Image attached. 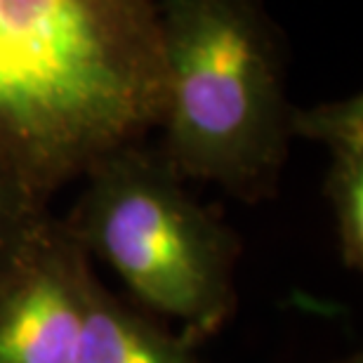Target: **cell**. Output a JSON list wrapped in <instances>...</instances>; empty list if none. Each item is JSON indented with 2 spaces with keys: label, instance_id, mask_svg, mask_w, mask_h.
<instances>
[{
  "label": "cell",
  "instance_id": "obj_1",
  "mask_svg": "<svg viewBox=\"0 0 363 363\" xmlns=\"http://www.w3.org/2000/svg\"><path fill=\"white\" fill-rule=\"evenodd\" d=\"M161 0H0V165L40 201L158 130Z\"/></svg>",
  "mask_w": 363,
  "mask_h": 363
},
{
  "label": "cell",
  "instance_id": "obj_2",
  "mask_svg": "<svg viewBox=\"0 0 363 363\" xmlns=\"http://www.w3.org/2000/svg\"><path fill=\"white\" fill-rule=\"evenodd\" d=\"M161 154L182 179L272 199L288 158L286 55L262 0H161Z\"/></svg>",
  "mask_w": 363,
  "mask_h": 363
},
{
  "label": "cell",
  "instance_id": "obj_3",
  "mask_svg": "<svg viewBox=\"0 0 363 363\" xmlns=\"http://www.w3.org/2000/svg\"><path fill=\"white\" fill-rule=\"evenodd\" d=\"M83 179L74 213L62 220L74 241L111 267L144 307L184 325L191 347L222 330L236 309L238 241L161 151L133 144Z\"/></svg>",
  "mask_w": 363,
  "mask_h": 363
},
{
  "label": "cell",
  "instance_id": "obj_4",
  "mask_svg": "<svg viewBox=\"0 0 363 363\" xmlns=\"http://www.w3.org/2000/svg\"><path fill=\"white\" fill-rule=\"evenodd\" d=\"M94 276L88 252L50 217L0 279V363H74Z\"/></svg>",
  "mask_w": 363,
  "mask_h": 363
},
{
  "label": "cell",
  "instance_id": "obj_5",
  "mask_svg": "<svg viewBox=\"0 0 363 363\" xmlns=\"http://www.w3.org/2000/svg\"><path fill=\"white\" fill-rule=\"evenodd\" d=\"M293 137L318 142L328 149L330 165L325 172L328 199L340 257L347 269L363 267V97L350 94L345 99L290 111Z\"/></svg>",
  "mask_w": 363,
  "mask_h": 363
},
{
  "label": "cell",
  "instance_id": "obj_6",
  "mask_svg": "<svg viewBox=\"0 0 363 363\" xmlns=\"http://www.w3.org/2000/svg\"><path fill=\"white\" fill-rule=\"evenodd\" d=\"M74 363H201L184 337L130 309L94 276Z\"/></svg>",
  "mask_w": 363,
  "mask_h": 363
},
{
  "label": "cell",
  "instance_id": "obj_7",
  "mask_svg": "<svg viewBox=\"0 0 363 363\" xmlns=\"http://www.w3.org/2000/svg\"><path fill=\"white\" fill-rule=\"evenodd\" d=\"M50 203L0 165V279L50 220Z\"/></svg>",
  "mask_w": 363,
  "mask_h": 363
},
{
  "label": "cell",
  "instance_id": "obj_8",
  "mask_svg": "<svg viewBox=\"0 0 363 363\" xmlns=\"http://www.w3.org/2000/svg\"><path fill=\"white\" fill-rule=\"evenodd\" d=\"M335 363H363V361H361V357H359V354H354V357L340 359V361H335Z\"/></svg>",
  "mask_w": 363,
  "mask_h": 363
}]
</instances>
